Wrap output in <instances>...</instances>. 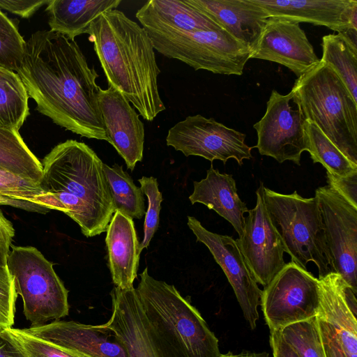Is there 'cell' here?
I'll list each match as a JSON object with an SVG mask.
<instances>
[{
  "instance_id": "obj_1",
  "label": "cell",
  "mask_w": 357,
  "mask_h": 357,
  "mask_svg": "<svg viewBox=\"0 0 357 357\" xmlns=\"http://www.w3.org/2000/svg\"><path fill=\"white\" fill-rule=\"evenodd\" d=\"M17 74L40 113L81 137L108 142L98 75L74 40L50 30L32 33Z\"/></svg>"
},
{
  "instance_id": "obj_2",
  "label": "cell",
  "mask_w": 357,
  "mask_h": 357,
  "mask_svg": "<svg viewBox=\"0 0 357 357\" xmlns=\"http://www.w3.org/2000/svg\"><path fill=\"white\" fill-rule=\"evenodd\" d=\"M108 86L119 91L146 121L165 109L159 93L160 73L146 31L114 9L95 20L87 31Z\"/></svg>"
},
{
  "instance_id": "obj_3",
  "label": "cell",
  "mask_w": 357,
  "mask_h": 357,
  "mask_svg": "<svg viewBox=\"0 0 357 357\" xmlns=\"http://www.w3.org/2000/svg\"><path fill=\"white\" fill-rule=\"evenodd\" d=\"M41 163L39 185L52 210L69 216L88 238L105 231L115 211L103 162L94 151L68 139L54 147Z\"/></svg>"
},
{
  "instance_id": "obj_4",
  "label": "cell",
  "mask_w": 357,
  "mask_h": 357,
  "mask_svg": "<svg viewBox=\"0 0 357 357\" xmlns=\"http://www.w3.org/2000/svg\"><path fill=\"white\" fill-rule=\"evenodd\" d=\"M136 291L167 357H221L218 338L199 312L174 285L153 278L145 268Z\"/></svg>"
},
{
  "instance_id": "obj_5",
  "label": "cell",
  "mask_w": 357,
  "mask_h": 357,
  "mask_svg": "<svg viewBox=\"0 0 357 357\" xmlns=\"http://www.w3.org/2000/svg\"><path fill=\"white\" fill-rule=\"evenodd\" d=\"M291 92L304 120L357 165V102L335 71L320 61L296 80Z\"/></svg>"
},
{
  "instance_id": "obj_6",
  "label": "cell",
  "mask_w": 357,
  "mask_h": 357,
  "mask_svg": "<svg viewBox=\"0 0 357 357\" xmlns=\"http://www.w3.org/2000/svg\"><path fill=\"white\" fill-rule=\"evenodd\" d=\"M264 200L291 261L305 270L313 262L318 279L334 272L317 198L303 197L296 190L283 194L264 187Z\"/></svg>"
},
{
  "instance_id": "obj_7",
  "label": "cell",
  "mask_w": 357,
  "mask_h": 357,
  "mask_svg": "<svg viewBox=\"0 0 357 357\" xmlns=\"http://www.w3.org/2000/svg\"><path fill=\"white\" fill-rule=\"evenodd\" d=\"M144 29L155 50L167 58L186 63L195 70L241 75L250 59V47L222 29L194 32Z\"/></svg>"
},
{
  "instance_id": "obj_8",
  "label": "cell",
  "mask_w": 357,
  "mask_h": 357,
  "mask_svg": "<svg viewBox=\"0 0 357 357\" xmlns=\"http://www.w3.org/2000/svg\"><path fill=\"white\" fill-rule=\"evenodd\" d=\"M7 267L23 312L31 326L59 320L68 314V291L53 264L35 247L11 245Z\"/></svg>"
},
{
  "instance_id": "obj_9",
  "label": "cell",
  "mask_w": 357,
  "mask_h": 357,
  "mask_svg": "<svg viewBox=\"0 0 357 357\" xmlns=\"http://www.w3.org/2000/svg\"><path fill=\"white\" fill-rule=\"evenodd\" d=\"M261 311L270 332L317 317L319 279L291 261L262 290Z\"/></svg>"
},
{
  "instance_id": "obj_10",
  "label": "cell",
  "mask_w": 357,
  "mask_h": 357,
  "mask_svg": "<svg viewBox=\"0 0 357 357\" xmlns=\"http://www.w3.org/2000/svg\"><path fill=\"white\" fill-rule=\"evenodd\" d=\"M245 137L244 133L228 128L213 118L197 114L188 116L172 127L166 142L185 156H200L211 162L219 160L224 164L233 158L242 165L243 160L252 158V147L245 144Z\"/></svg>"
},
{
  "instance_id": "obj_11",
  "label": "cell",
  "mask_w": 357,
  "mask_h": 357,
  "mask_svg": "<svg viewBox=\"0 0 357 357\" xmlns=\"http://www.w3.org/2000/svg\"><path fill=\"white\" fill-rule=\"evenodd\" d=\"M333 271L357 291V208L329 185L315 190Z\"/></svg>"
},
{
  "instance_id": "obj_12",
  "label": "cell",
  "mask_w": 357,
  "mask_h": 357,
  "mask_svg": "<svg viewBox=\"0 0 357 357\" xmlns=\"http://www.w3.org/2000/svg\"><path fill=\"white\" fill-rule=\"evenodd\" d=\"M292 97L291 91L282 95L272 90L264 115L253 126L257 134L255 147L261 155L280 163L289 160L300 165L301 155L307 151L305 120L300 111L290 105Z\"/></svg>"
},
{
  "instance_id": "obj_13",
  "label": "cell",
  "mask_w": 357,
  "mask_h": 357,
  "mask_svg": "<svg viewBox=\"0 0 357 357\" xmlns=\"http://www.w3.org/2000/svg\"><path fill=\"white\" fill-rule=\"evenodd\" d=\"M256 197L255 206L245 217L242 236L236 241L257 282L266 287L285 265V250L266 206L263 183Z\"/></svg>"
},
{
  "instance_id": "obj_14",
  "label": "cell",
  "mask_w": 357,
  "mask_h": 357,
  "mask_svg": "<svg viewBox=\"0 0 357 357\" xmlns=\"http://www.w3.org/2000/svg\"><path fill=\"white\" fill-rule=\"evenodd\" d=\"M188 226L197 241L204 244L231 284L243 317L251 329L257 326L262 290L259 287L236 241L231 236L207 230L195 217L188 216Z\"/></svg>"
},
{
  "instance_id": "obj_15",
  "label": "cell",
  "mask_w": 357,
  "mask_h": 357,
  "mask_svg": "<svg viewBox=\"0 0 357 357\" xmlns=\"http://www.w3.org/2000/svg\"><path fill=\"white\" fill-rule=\"evenodd\" d=\"M250 59H259L284 66L298 78L320 61L299 23L268 17Z\"/></svg>"
},
{
  "instance_id": "obj_16",
  "label": "cell",
  "mask_w": 357,
  "mask_h": 357,
  "mask_svg": "<svg viewBox=\"0 0 357 357\" xmlns=\"http://www.w3.org/2000/svg\"><path fill=\"white\" fill-rule=\"evenodd\" d=\"M110 295L112 314L102 324L123 344L128 357H167L147 321L136 289L114 287Z\"/></svg>"
},
{
  "instance_id": "obj_17",
  "label": "cell",
  "mask_w": 357,
  "mask_h": 357,
  "mask_svg": "<svg viewBox=\"0 0 357 357\" xmlns=\"http://www.w3.org/2000/svg\"><path fill=\"white\" fill-rule=\"evenodd\" d=\"M98 106L108 142L132 171L142 160L144 128L134 108L115 89L100 87L98 92Z\"/></svg>"
},
{
  "instance_id": "obj_18",
  "label": "cell",
  "mask_w": 357,
  "mask_h": 357,
  "mask_svg": "<svg viewBox=\"0 0 357 357\" xmlns=\"http://www.w3.org/2000/svg\"><path fill=\"white\" fill-rule=\"evenodd\" d=\"M26 330L61 349L85 357H128L123 344L102 324L56 320Z\"/></svg>"
},
{
  "instance_id": "obj_19",
  "label": "cell",
  "mask_w": 357,
  "mask_h": 357,
  "mask_svg": "<svg viewBox=\"0 0 357 357\" xmlns=\"http://www.w3.org/2000/svg\"><path fill=\"white\" fill-rule=\"evenodd\" d=\"M317 317L335 329L347 357H357L356 293L337 273L319 279Z\"/></svg>"
},
{
  "instance_id": "obj_20",
  "label": "cell",
  "mask_w": 357,
  "mask_h": 357,
  "mask_svg": "<svg viewBox=\"0 0 357 357\" xmlns=\"http://www.w3.org/2000/svg\"><path fill=\"white\" fill-rule=\"evenodd\" d=\"M268 17L324 26L337 33L349 29L356 0H252ZM352 30V29H351Z\"/></svg>"
},
{
  "instance_id": "obj_21",
  "label": "cell",
  "mask_w": 357,
  "mask_h": 357,
  "mask_svg": "<svg viewBox=\"0 0 357 357\" xmlns=\"http://www.w3.org/2000/svg\"><path fill=\"white\" fill-rule=\"evenodd\" d=\"M251 51L268 16L252 0H185Z\"/></svg>"
},
{
  "instance_id": "obj_22",
  "label": "cell",
  "mask_w": 357,
  "mask_h": 357,
  "mask_svg": "<svg viewBox=\"0 0 357 357\" xmlns=\"http://www.w3.org/2000/svg\"><path fill=\"white\" fill-rule=\"evenodd\" d=\"M105 231L108 265L113 283L121 289H131L137 276L142 252L133 220L115 211Z\"/></svg>"
},
{
  "instance_id": "obj_23",
  "label": "cell",
  "mask_w": 357,
  "mask_h": 357,
  "mask_svg": "<svg viewBox=\"0 0 357 357\" xmlns=\"http://www.w3.org/2000/svg\"><path fill=\"white\" fill-rule=\"evenodd\" d=\"M193 184L194 190L189 197L190 202L202 204L215 211L233 226L241 237L245 222L244 214L248 213V208L238 195L232 175L222 174L211 165L206 178L194 181Z\"/></svg>"
},
{
  "instance_id": "obj_24",
  "label": "cell",
  "mask_w": 357,
  "mask_h": 357,
  "mask_svg": "<svg viewBox=\"0 0 357 357\" xmlns=\"http://www.w3.org/2000/svg\"><path fill=\"white\" fill-rule=\"evenodd\" d=\"M135 15L143 28L170 29L186 32L222 29L185 0H150Z\"/></svg>"
},
{
  "instance_id": "obj_25",
  "label": "cell",
  "mask_w": 357,
  "mask_h": 357,
  "mask_svg": "<svg viewBox=\"0 0 357 357\" xmlns=\"http://www.w3.org/2000/svg\"><path fill=\"white\" fill-rule=\"evenodd\" d=\"M121 3V0H50L46 10L50 31L74 40L87 33L95 20L116 9Z\"/></svg>"
},
{
  "instance_id": "obj_26",
  "label": "cell",
  "mask_w": 357,
  "mask_h": 357,
  "mask_svg": "<svg viewBox=\"0 0 357 357\" xmlns=\"http://www.w3.org/2000/svg\"><path fill=\"white\" fill-rule=\"evenodd\" d=\"M0 169L38 183L43 174L42 163L14 130L0 128Z\"/></svg>"
},
{
  "instance_id": "obj_27",
  "label": "cell",
  "mask_w": 357,
  "mask_h": 357,
  "mask_svg": "<svg viewBox=\"0 0 357 357\" xmlns=\"http://www.w3.org/2000/svg\"><path fill=\"white\" fill-rule=\"evenodd\" d=\"M29 98L19 75L0 66V128L19 131L29 115Z\"/></svg>"
},
{
  "instance_id": "obj_28",
  "label": "cell",
  "mask_w": 357,
  "mask_h": 357,
  "mask_svg": "<svg viewBox=\"0 0 357 357\" xmlns=\"http://www.w3.org/2000/svg\"><path fill=\"white\" fill-rule=\"evenodd\" d=\"M321 47L320 61L335 71L357 102V48L340 33L324 36Z\"/></svg>"
},
{
  "instance_id": "obj_29",
  "label": "cell",
  "mask_w": 357,
  "mask_h": 357,
  "mask_svg": "<svg viewBox=\"0 0 357 357\" xmlns=\"http://www.w3.org/2000/svg\"><path fill=\"white\" fill-rule=\"evenodd\" d=\"M102 169L109 186L115 211L133 219L145 215L144 193L135 185L130 176L121 165L112 167L102 164Z\"/></svg>"
},
{
  "instance_id": "obj_30",
  "label": "cell",
  "mask_w": 357,
  "mask_h": 357,
  "mask_svg": "<svg viewBox=\"0 0 357 357\" xmlns=\"http://www.w3.org/2000/svg\"><path fill=\"white\" fill-rule=\"evenodd\" d=\"M304 132L307 151L313 163L319 162L333 175L343 176L357 171L351 162L312 122L305 120Z\"/></svg>"
},
{
  "instance_id": "obj_31",
  "label": "cell",
  "mask_w": 357,
  "mask_h": 357,
  "mask_svg": "<svg viewBox=\"0 0 357 357\" xmlns=\"http://www.w3.org/2000/svg\"><path fill=\"white\" fill-rule=\"evenodd\" d=\"M299 357H326L317 317L279 331Z\"/></svg>"
},
{
  "instance_id": "obj_32",
  "label": "cell",
  "mask_w": 357,
  "mask_h": 357,
  "mask_svg": "<svg viewBox=\"0 0 357 357\" xmlns=\"http://www.w3.org/2000/svg\"><path fill=\"white\" fill-rule=\"evenodd\" d=\"M0 196L31 203L49 211L51 202L38 183L29 181L0 169Z\"/></svg>"
},
{
  "instance_id": "obj_33",
  "label": "cell",
  "mask_w": 357,
  "mask_h": 357,
  "mask_svg": "<svg viewBox=\"0 0 357 357\" xmlns=\"http://www.w3.org/2000/svg\"><path fill=\"white\" fill-rule=\"evenodd\" d=\"M0 333L15 345L25 357H85L61 349L32 335L26 329L10 328Z\"/></svg>"
},
{
  "instance_id": "obj_34",
  "label": "cell",
  "mask_w": 357,
  "mask_h": 357,
  "mask_svg": "<svg viewBox=\"0 0 357 357\" xmlns=\"http://www.w3.org/2000/svg\"><path fill=\"white\" fill-rule=\"evenodd\" d=\"M25 47L26 41L15 24L0 10V66L17 72Z\"/></svg>"
},
{
  "instance_id": "obj_35",
  "label": "cell",
  "mask_w": 357,
  "mask_h": 357,
  "mask_svg": "<svg viewBox=\"0 0 357 357\" xmlns=\"http://www.w3.org/2000/svg\"><path fill=\"white\" fill-rule=\"evenodd\" d=\"M140 188L148 199V208L145 213L144 238L139 244L140 250L147 248L158 228L161 202L163 200L155 177L142 176L138 180Z\"/></svg>"
},
{
  "instance_id": "obj_36",
  "label": "cell",
  "mask_w": 357,
  "mask_h": 357,
  "mask_svg": "<svg viewBox=\"0 0 357 357\" xmlns=\"http://www.w3.org/2000/svg\"><path fill=\"white\" fill-rule=\"evenodd\" d=\"M17 294L7 266L0 265V331L12 328Z\"/></svg>"
},
{
  "instance_id": "obj_37",
  "label": "cell",
  "mask_w": 357,
  "mask_h": 357,
  "mask_svg": "<svg viewBox=\"0 0 357 357\" xmlns=\"http://www.w3.org/2000/svg\"><path fill=\"white\" fill-rule=\"evenodd\" d=\"M328 185L357 208V171L339 176L326 172Z\"/></svg>"
},
{
  "instance_id": "obj_38",
  "label": "cell",
  "mask_w": 357,
  "mask_h": 357,
  "mask_svg": "<svg viewBox=\"0 0 357 357\" xmlns=\"http://www.w3.org/2000/svg\"><path fill=\"white\" fill-rule=\"evenodd\" d=\"M317 321L326 357H347L334 328L318 318Z\"/></svg>"
},
{
  "instance_id": "obj_39",
  "label": "cell",
  "mask_w": 357,
  "mask_h": 357,
  "mask_svg": "<svg viewBox=\"0 0 357 357\" xmlns=\"http://www.w3.org/2000/svg\"><path fill=\"white\" fill-rule=\"evenodd\" d=\"M49 1L0 0V8L18 15L21 17L29 18L40 7L47 4Z\"/></svg>"
},
{
  "instance_id": "obj_40",
  "label": "cell",
  "mask_w": 357,
  "mask_h": 357,
  "mask_svg": "<svg viewBox=\"0 0 357 357\" xmlns=\"http://www.w3.org/2000/svg\"><path fill=\"white\" fill-rule=\"evenodd\" d=\"M15 236V229L0 210V265L7 266V259Z\"/></svg>"
},
{
  "instance_id": "obj_41",
  "label": "cell",
  "mask_w": 357,
  "mask_h": 357,
  "mask_svg": "<svg viewBox=\"0 0 357 357\" xmlns=\"http://www.w3.org/2000/svg\"><path fill=\"white\" fill-rule=\"evenodd\" d=\"M270 344L273 357H299L284 341L279 331L270 332Z\"/></svg>"
},
{
  "instance_id": "obj_42",
  "label": "cell",
  "mask_w": 357,
  "mask_h": 357,
  "mask_svg": "<svg viewBox=\"0 0 357 357\" xmlns=\"http://www.w3.org/2000/svg\"><path fill=\"white\" fill-rule=\"evenodd\" d=\"M10 206L12 207L29 211H34L38 213H45L49 210L43 208L38 205L33 204L31 203H27L22 201L15 200L9 198H6L4 197L0 196V206Z\"/></svg>"
},
{
  "instance_id": "obj_43",
  "label": "cell",
  "mask_w": 357,
  "mask_h": 357,
  "mask_svg": "<svg viewBox=\"0 0 357 357\" xmlns=\"http://www.w3.org/2000/svg\"><path fill=\"white\" fill-rule=\"evenodd\" d=\"M0 357H25L22 351L0 333Z\"/></svg>"
},
{
  "instance_id": "obj_44",
  "label": "cell",
  "mask_w": 357,
  "mask_h": 357,
  "mask_svg": "<svg viewBox=\"0 0 357 357\" xmlns=\"http://www.w3.org/2000/svg\"><path fill=\"white\" fill-rule=\"evenodd\" d=\"M229 357H270V355L266 351L253 352L250 351H243L237 354H233L230 352Z\"/></svg>"
},
{
  "instance_id": "obj_45",
  "label": "cell",
  "mask_w": 357,
  "mask_h": 357,
  "mask_svg": "<svg viewBox=\"0 0 357 357\" xmlns=\"http://www.w3.org/2000/svg\"><path fill=\"white\" fill-rule=\"evenodd\" d=\"M230 352L225 354H222L221 357H229Z\"/></svg>"
}]
</instances>
